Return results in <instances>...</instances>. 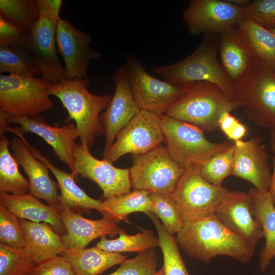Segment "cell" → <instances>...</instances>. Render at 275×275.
<instances>
[{"label": "cell", "instance_id": "44", "mask_svg": "<svg viewBox=\"0 0 275 275\" xmlns=\"http://www.w3.org/2000/svg\"><path fill=\"white\" fill-rule=\"evenodd\" d=\"M272 150L273 152V172L271 176V181L269 190L271 193L272 201L275 204V145L271 144Z\"/></svg>", "mask_w": 275, "mask_h": 275}, {"label": "cell", "instance_id": "30", "mask_svg": "<svg viewBox=\"0 0 275 275\" xmlns=\"http://www.w3.org/2000/svg\"><path fill=\"white\" fill-rule=\"evenodd\" d=\"M10 142L4 134L0 136V193L22 195L30 191V183L20 172L18 163L10 152Z\"/></svg>", "mask_w": 275, "mask_h": 275}, {"label": "cell", "instance_id": "15", "mask_svg": "<svg viewBox=\"0 0 275 275\" xmlns=\"http://www.w3.org/2000/svg\"><path fill=\"white\" fill-rule=\"evenodd\" d=\"M56 40L59 52L64 62L66 79L88 78L90 63L99 60L101 57L96 50L90 47L92 35L60 18L57 27Z\"/></svg>", "mask_w": 275, "mask_h": 275}, {"label": "cell", "instance_id": "18", "mask_svg": "<svg viewBox=\"0 0 275 275\" xmlns=\"http://www.w3.org/2000/svg\"><path fill=\"white\" fill-rule=\"evenodd\" d=\"M7 123L18 125V128L24 133L31 132L42 138L51 147L57 157L69 167L71 172H74V150L75 141L78 138L74 123L53 126L47 124L41 116L32 118L11 116Z\"/></svg>", "mask_w": 275, "mask_h": 275}, {"label": "cell", "instance_id": "47", "mask_svg": "<svg viewBox=\"0 0 275 275\" xmlns=\"http://www.w3.org/2000/svg\"><path fill=\"white\" fill-rule=\"evenodd\" d=\"M271 30L275 33V27Z\"/></svg>", "mask_w": 275, "mask_h": 275}, {"label": "cell", "instance_id": "3", "mask_svg": "<svg viewBox=\"0 0 275 275\" xmlns=\"http://www.w3.org/2000/svg\"><path fill=\"white\" fill-rule=\"evenodd\" d=\"M90 84L88 78L64 79L52 84L49 94L61 101L68 112L67 120L75 122L80 143L90 149L96 139L104 133L100 113L112 97L91 93L87 88Z\"/></svg>", "mask_w": 275, "mask_h": 275}, {"label": "cell", "instance_id": "32", "mask_svg": "<svg viewBox=\"0 0 275 275\" xmlns=\"http://www.w3.org/2000/svg\"><path fill=\"white\" fill-rule=\"evenodd\" d=\"M156 229L163 258V268L165 275H190L181 256L176 237L169 233L157 218L148 214Z\"/></svg>", "mask_w": 275, "mask_h": 275}, {"label": "cell", "instance_id": "42", "mask_svg": "<svg viewBox=\"0 0 275 275\" xmlns=\"http://www.w3.org/2000/svg\"><path fill=\"white\" fill-rule=\"evenodd\" d=\"M31 275H74L70 263L64 256H58L38 264Z\"/></svg>", "mask_w": 275, "mask_h": 275}, {"label": "cell", "instance_id": "23", "mask_svg": "<svg viewBox=\"0 0 275 275\" xmlns=\"http://www.w3.org/2000/svg\"><path fill=\"white\" fill-rule=\"evenodd\" d=\"M33 154L43 162L57 179L60 190V203L72 211L78 210L88 213L92 209L100 210L102 200L88 196L75 182V175L72 173L62 171L56 166L40 151L32 145L24 136L22 138Z\"/></svg>", "mask_w": 275, "mask_h": 275}, {"label": "cell", "instance_id": "41", "mask_svg": "<svg viewBox=\"0 0 275 275\" xmlns=\"http://www.w3.org/2000/svg\"><path fill=\"white\" fill-rule=\"evenodd\" d=\"M29 32L11 23L0 14V46L27 48Z\"/></svg>", "mask_w": 275, "mask_h": 275}, {"label": "cell", "instance_id": "13", "mask_svg": "<svg viewBox=\"0 0 275 275\" xmlns=\"http://www.w3.org/2000/svg\"><path fill=\"white\" fill-rule=\"evenodd\" d=\"M244 16L243 7L228 0H191L182 13L190 34L219 35L237 25Z\"/></svg>", "mask_w": 275, "mask_h": 275}, {"label": "cell", "instance_id": "27", "mask_svg": "<svg viewBox=\"0 0 275 275\" xmlns=\"http://www.w3.org/2000/svg\"><path fill=\"white\" fill-rule=\"evenodd\" d=\"M62 255L70 263L74 275H98L127 258V255L107 252L96 246L67 250Z\"/></svg>", "mask_w": 275, "mask_h": 275}, {"label": "cell", "instance_id": "38", "mask_svg": "<svg viewBox=\"0 0 275 275\" xmlns=\"http://www.w3.org/2000/svg\"><path fill=\"white\" fill-rule=\"evenodd\" d=\"M115 271L106 275H153L157 271V255L153 249L139 253L134 258L125 259Z\"/></svg>", "mask_w": 275, "mask_h": 275}, {"label": "cell", "instance_id": "10", "mask_svg": "<svg viewBox=\"0 0 275 275\" xmlns=\"http://www.w3.org/2000/svg\"><path fill=\"white\" fill-rule=\"evenodd\" d=\"M131 158L129 170L134 189L171 196L185 170L161 144L147 152L132 155Z\"/></svg>", "mask_w": 275, "mask_h": 275}, {"label": "cell", "instance_id": "16", "mask_svg": "<svg viewBox=\"0 0 275 275\" xmlns=\"http://www.w3.org/2000/svg\"><path fill=\"white\" fill-rule=\"evenodd\" d=\"M113 78L115 84L114 95L100 116L106 139L103 152L109 149L119 132L141 110L133 96L124 65L114 73Z\"/></svg>", "mask_w": 275, "mask_h": 275}, {"label": "cell", "instance_id": "21", "mask_svg": "<svg viewBox=\"0 0 275 275\" xmlns=\"http://www.w3.org/2000/svg\"><path fill=\"white\" fill-rule=\"evenodd\" d=\"M221 64L232 85L259 59L237 25L218 35Z\"/></svg>", "mask_w": 275, "mask_h": 275}, {"label": "cell", "instance_id": "14", "mask_svg": "<svg viewBox=\"0 0 275 275\" xmlns=\"http://www.w3.org/2000/svg\"><path fill=\"white\" fill-rule=\"evenodd\" d=\"M74 156L73 173L96 183L102 190L104 199L130 191L129 169L117 168L107 161L96 158L85 144H76Z\"/></svg>", "mask_w": 275, "mask_h": 275}, {"label": "cell", "instance_id": "11", "mask_svg": "<svg viewBox=\"0 0 275 275\" xmlns=\"http://www.w3.org/2000/svg\"><path fill=\"white\" fill-rule=\"evenodd\" d=\"M123 65L133 96L141 109L159 116L166 114L181 94V87L149 74L133 54L126 56Z\"/></svg>", "mask_w": 275, "mask_h": 275}, {"label": "cell", "instance_id": "4", "mask_svg": "<svg viewBox=\"0 0 275 275\" xmlns=\"http://www.w3.org/2000/svg\"><path fill=\"white\" fill-rule=\"evenodd\" d=\"M218 44V35L204 34L199 46L187 58L153 67L152 71L178 86L195 81L213 83L235 100L233 85L217 60Z\"/></svg>", "mask_w": 275, "mask_h": 275}, {"label": "cell", "instance_id": "46", "mask_svg": "<svg viewBox=\"0 0 275 275\" xmlns=\"http://www.w3.org/2000/svg\"><path fill=\"white\" fill-rule=\"evenodd\" d=\"M153 275H165L163 268H161L159 270L157 271Z\"/></svg>", "mask_w": 275, "mask_h": 275}, {"label": "cell", "instance_id": "6", "mask_svg": "<svg viewBox=\"0 0 275 275\" xmlns=\"http://www.w3.org/2000/svg\"><path fill=\"white\" fill-rule=\"evenodd\" d=\"M233 87L235 100L252 122L275 127V72L258 59Z\"/></svg>", "mask_w": 275, "mask_h": 275}, {"label": "cell", "instance_id": "22", "mask_svg": "<svg viewBox=\"0 0 275 275\" xmlns=\"http://www.w3.org/2000/svg\"><path fill=\"white\" fill-rule=\"evenodd\" d=\"M216 214L254 249L259 239L264 237L262 227L254 215L253 202L249 193L232 191L228 201Z\"/></svg>", "mask_w": 275, "mask_h": 275}, {"label": "cell", "instance_id": "2", "mask_svg": "<svg viewBox=\"0 0 275 275\" xmlns=\"http://www.w3.org/2000/svg\"><path fill=\"white\" fill-rule=\"evenodd\" d=\"M182 93L166 115L193 124L209 133L218 127V121L225 112L239 108L217 85L195 81L180 85Z\"/></svg>", "mask_w": 275, "mask_h": 275}, {"label": "cell", "instance_id": "29", "mask_svg": "<svg viewBox=\"0 0 275 275\" xmlns=\"http://www.w3.org/2000/svg\"><path fill=\"white\" fill-rule=\"evenodd\" d=\"M237 26L258 58L275 72V33L244 16Z\"/></svg>", "mask_w": 275, "mask_h": 275}, {"label": "cell", "instance_id": "7", "mask_svg": "<svg viewBox=\"0 0 275 275\" xmlns=\"http://www.w3.org/2000/svg\"><path fill=\"white\" fill-rule=\"evenodd\" d=\"M161 121L166 147L172 158L185 169L198 167L233 144L211 142L199 127L166 114L161 116Z\"/></svg>", "mask_w": 275, "mask_h": 275}, {"label": "cell", "instance_id": "43", "mask_svg": "<svg viewBox=\"0 0 275 275\" xmlns=\"http://www.w3.org/2000/svg\"><path fill=\"white\" fill-rule=\"evenodd\" d=\"M218 127L229 139L234 142L241 140L247 132L246 127L229 112H225L221 116Z\"/></svg>", "mask_w": 275, "mask_h": 275}, {"label": "cell", "instance_id": "31", "mask_svg": "<svg viewBox=\"0 0 275 275\" xmlns=\"http://www.w3.org/2000/svg\"><path fill=\"white\" fill-rule=\"evenodd\" d=\"M119 236L109 239L105 236L100 237L96 246L100 249L117 253L124 252L140 253L150 249L160 246L158 237L151 230L134 235L127 234L125 232L120 233Z\"/></svg>", "mask_w": 275, "mask_h": 275}, {"label": "cell", "instance_id": "45", "mask_svg": "<svg viewBox=\"0 0 275 275\" xmlns=\"http://www.w3.org/2000/svg\"><path fill=\"white\" fill-rule=\"evenodd\" d=\"M271 136V144L275 145V127L271 128L270 131Z\"/></svg>", "mask_w": 275, "mask_h": 275}, {"label": "cell", "instance_id": "39", "mask_svg": "<svg viewBox=\"0 0 275 275\" xmlns=\"http://www.w3.org/2000/svg\"><path fill=\"white\" fill-rule=\"evenodd\" d=\"M0 241L8 246L24 248L25 241L20 219L0 203Z\"/></svg>", "mask_w": 275, "mask_h": 275}, {"label": "cell", "instance_id": "40", "mask_svg": "<svg viewBox=\"0 0 275 275\" xmlns=\"http://www.w3.org/2000/svg\"><path fill=\"white\" fill-rule=\"evenodd\" d=\"M243 9L244 17L268 29L275 27V0L250 1Z\"/></svg>", "mask_w": 275, "mask_h": 275}, {"label": "cell", "instance_id": "28", "mask_svg": "<svg viewBox=\"0 0 275 275\" xmlns=\"http://www.w3.org/2000/svg\"><path fill=\"white\" fill-rule=\"evenodd\" d=\"M149 194L147 191L134 189L119 196L104 199L102 200L99 212L103 214V216L117 223L127 221V215L135 212L154 213Z\"/></svg>", "mask_w": 275, "mask_h": 275}, {"label": "cell", "instance_id": "19", "mask_svg": "<svg viewBox=\"0 0 275 275\" xmlns=\"http://www.w3.org/2000/svg\"><path fill=\"white\" fill-rule=\"evenodd\" d=\"M58 210L66 229L63 241L68 250H81L99 237L114 236L125 232L117 222L105 216L99 219H89L61 203Z\"/></svg>", "mask_w": 275, "mask_h": 275}, {"label": "cell", "instance_id": "8", "mask_svg": "<svg viewBox=\"0 0 275 275\" xmlns=\"http://www.w3.org/2000/svg\"><path fill=\"white\" fill-rule=\"evenodd\" d=\"M52 83L41 77L0 75V112L9 117L32 118L54 106L49 90Z\"/></svg>", "mask_w": 275, "mask_h": 275}, {"label": "cell", "instance_id": "35", "mask_svg": "<svg viewBox=\"0 0 275 275\" xmlns=\"http://www.w3.org/2000/svg\"><path fill=\"white\" fill-rule=\"evenodd\" d=\"M37 265L25 248L0 243V275H31Z\"/></svg>", "mask_w": 275, "mask_h": 275}, {"label": "cell", "instance_id": "5", "mask_svg": "<svg viewBox=\"0 0 275 275\" xmlns=\"http://www.w3.org/2000/svg\"><path fill=\"white\" fill-rule=\"evenodd\" d=\"M39 19L29 32L27 49L41 77L54 84L66 79L58 54L56 31L62 0H37Z\"/></svg>", "mask_w": 275, "mask_h": 275}, {"label": "cell", "instance_id": "17", "mask_svg": "<svg viewBox=\"0 0 275 275\" xmlns=\"http://www.w3.org/2000/svg\"><path fill=\"white\" fill-rule=\"evenodd\" d=\"M232 175L248 181L261 193L269 190L272 174L269 154L258 136L234 142Z\"/></svg>", "mask_w": 275, "mask_h": 275}, {"label": "cell", "instance_id": "36", "mask_svg": "<svg viewBox=\"0 0 275 275\" xmlns=\"http://www.w3.org/2000/svg\"><path fill=\"white\" fill-rule=\"evenodd\" d=\"M234 146L233 142L230 147L197 167L204 179L220 186L224 180L232 175Z\"/></svg>", "mask_w": 275, "mask_h": 275}, {"label": "cell", "instance_id": "1", "mask_svg": "<svg viewBox=\"0 0 275 275\" xmlns=\"http://www.w3.org/2000/svg\"><path fill=\"white\" fill-rule=\"evenodd\" d=\"M178 245L189 257L208 263L218 255L243 264L251 260L254 248L215 214L183 222L176 234Z\"/></svg>", "mask_w": 275, "mask_h": 275}, {"label": "cell", "instance_id": "25", "mask_svg": "<svg viewBox=\"0 0 275 275\" xmlns=\"http://www.w3.org/2000/svg\"><path fill=\"white\" fill-rule=\"evenodd\" d=\"M19 219L25 237L24 248L36 264L66 252L67 249L62 236L56 232L49 224Z\"/></svg>", "mask_w": 275, "mask_h": 275}, {"label": "cell", "instance_id": "37", "mask_svg": "<svg viewBox=\"0 0 275 275\" xmlns=\"http://www.w3.org/2000/svg\"><path fill=\"white\" fill-rule=\"evenodd\" d=\"M149 196L154 208V214L160 218L162 225L169 233L177 234L181 230L183 221L173 198L156 193H150Z\"/></svg>", "mask_w": 275, "mask_h": 275}, {"label": "cell", "instance_id": "26", "mask_svg": "<svg viewBox=\"0 0 275 275\" xmlns=\"http://www.w3.org/2000/svg\"><path fill=\"white\" fill-rule=\"evenodd\" d=\"M248 193L252 200L254 215L262 227L265 238V245L259 254L260 269L263 271L275 257V204L269 190L261 193L252 188Z\"/></svg>", "mask_w": 275, "mask_h": 275}, {"label": "cell", "instance_id": "9", "mask_svg": "<svg viewBox=\"0 0 275 275\" xmlns=\"http://www.w3.org/2000/svg\"><path fill=\"white\" fill-rule=\"evenodd\" d=\"M232 191L204 179L197 167L185 169L171 196L184 222L215 214L230 198Z\"/></svg>", "mask_w": 275, "mask_h": 275}, {"label": "cell", "instance_id": "34", "mask_svg": "<svg viewBox=\"0 0 275 275\" xmlns=\"http://www.w3.org/2000/svg\"><path fill=\"white\" fill-rule=\"evenodd\" d=\"M0 72L19 75H41L27 48L0 46Z\"/></svg>", "mask_w": 275, "mask_h": 275}, {"label": "cell", "instance_id": "24", "mask_svg": "<svg viewBox=\"0 0 275 275\" xmlns=\"http://www.w3.org/2000/svg\"><path fill=\"white\" fill-rule=\"evenodd\" d=\"M0 203L19 219L46 223L62 236L66 233L58 210L42 203L30 192L22 195L0 193Z\"/></svg>", "mask_w": 275, "mask_h": 275}, {"label": "cell", "instance_id": "33", "mask_svg": "<svg viewBox=\"0 0 275 275\" xmlns=\"http://www.w3.org/2000/svg\"><path fill=\"white\" fill-rule=\"evenodd\" d=\"M0 14L30 32L39 19L38 1L0 0Z\"/></svg>", "mask_w": 275, "mask_h": 275}, {"label": "cell", "instance_id": "12", "mask_svg": "<svg viewBox=\"0 0 275 275\" xmlns=\"http://www.w3.org/2000/svg\"><path fill=\"white\" fill-rule=\"evenodd\" d=\"M164 141L161 116L141 109L119 132L102 159L113 164L125 154L147 152Z\"/></svg>", "mask_w": 275, "mask_h": 275}, {"label": "cell", "instance_id": "20", "mask_svg": "<svg viewBox=\"0 0 275 275\" xmlns=\"http://www.w3.org/2000/svg\"><path fill=\"white\" fill-rule=\"evenodd\" d=\"M10 148L14 157L28 176L30 192L58 209L60 205L59 185L50 177L48 167L33 154L21 138H13Z\"/></svg>", "mask_w": 275, "mask_h": 275}]
</instances>
